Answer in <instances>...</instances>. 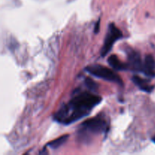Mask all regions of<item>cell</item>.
<instances>
[{
    "mask_svg": "<svg viewBox=\"0 0 155 155\" xmlns=\"http://www.w3.org/2000/svg\"><path fill=\"white\" fill-rule=\"evenodd\" d=\"M68 138H69V135H64V136L48 142L47 145L51 148H52V149H57V148H60L61 145H63L67 142Z\"/></svg>",
    "mask_w": 155,
    "mask_h": 155,
    "instance_id": "9",
    "label": "cell"
},
{
    "mask_svg": "<svg viewBox=\"0 0 155 155\" xmlns=\"http://www.w3.org/2000/svg\"><path fill=\"white\" fill-rule=\"evenodd\" d=\"M147 77H154L155 76V59L152 55L148 54L145 56L143 61L142 72Z\"/></svg>",
    "mask_w": 155,
    "mask_h": 155,
    "instance_id": "6",
    "label": "cell"
},
{
    "mask_svg": "<svg viewBox=\"0 0 155 155\" xmlns=\"http://www.w3.org/2000/svg\"><path fill=\"white\" fill-rule=\"evenodd\" d=\"M101 101V97L92 92H78L58 110L54 120L59 124L69 125L88 116Z\"/></svg>",
    "mask_w": 155,
    "mask_h": 155,
    "instance_id": "1",
    "label": "cell"
},
{
    "mask_svg": "<svg viewBox=\"0 0 155 155\" xmlns=\"http://www.w3.org/2000/svg\"><path fill=\"white\" fill-rule=\"evenodd\" d=\"M107 123L102 117H95L86 120L80 125L77 131L78 137L85 141L86 139H89L91 136L99 135L107 130Z\"/></svg>",
    "mask_w": 155,
    "mask_h": 155,
    "instance_id": "2",
    "label": "cell"
},
{
    "mask_svg": "<svg viewBox=\"0 0 155 155\" xmlns=\"http://www.w3.org/2000/svg\"><path fill=\"white\" fill-rule=\"evenodd\" d=\"M107 62L110 64V66L113 69H114L115 71H126V70H128V65H127V64H125L121 61L118 58L117 56L115 55V54L110 55L108 58Z\"/></svg>",
    "mask_w": 155,
    "mask_h": 155,
    "instance_id": "7",
    "label": "cell"
},
{
    "mask_svg": "<svg viewBox=\"0 0 155 155\" xmlns=\"http://www.w3.org/2000/svg\"><path fill=\"white\" fill-rule=\"evenodd\" d=\"M85 83H86V86H87V87L89 88V89H90L91 91H95L96 90L97 87H98V86H97V84L95 83V82L94 81V80H92L91 78H89V77H87V78L86 79Z\"/></svg>",
    "mask_w": 155,
    "mask_h": 155,
    "instance_id": "10",
    "label": "cell"
},
{
    "mask_svg": "<svg viewBox=\"0 0 155 155\" xmlns=\"http://www.w3.org/2000/svg\"><path fill=\"white\" fill-rule=\"evenodd\" d=\"M85 71L94 77L102 79L106 81L112 82V83H117L120 86L124 85L122 79L117 74L104 66H101L100 64L89 65L85 68Z\"/></svg>",
    "mask_w": 155,
    "mask_h": 155,
    "instance_id": "3",
    "label": "cell"
},
{
    "mask_svg": "<svg viewBox=\"0 0 155 155\" xmlns=\"http://www.w3.org/2000/svg\"><path fill=\"white\" fill-rule=\"evenodd\" d=\"M152 141L155 143V136H154V138H153V139H152Z\"/></svg>",
    "mask_w": 155,
    "mask_h": 155,
    "instance_id": "11",
    "label": "cell"
},
{
    "mask_svg": "<svg viewBox=\"0 0 155 155\" xmlns=\"http://www.w3.org/2000/svg\"><path fill=\"white\" fill-rule=\"evenodd\" d=\"M122 37L123 33L121 30L119 28H117L116 25L113 23L109 24L107 35H106L105 39H104L102 48L101 50V55L102 57L107 55L109 51L111 50L114 42Z\"/></svg>",
    "mask_w": 155,
    "mask_h": 155,
    "instance_id": "4",
    "label": "cell"
},
{
    "mask_svg": "<svg viewBox=\"0 0 155 155\" xmlns=\"http://www.w3.org/2000/svg\"><path fill=\"white\" fill-rule=\"evenodd\" d=\"M132 80L139 88V89H141V90L144 91L145 92L150 93V92H152L153 89H154V86L148 84V82L146 80L141 78L139 77H137V76H134L133 77V79H132Z\"/></svg>",
    "mask_w": 155,
    "mask_h": 155,
    "instance_id": "8",
    "label": "cell"
},
{
    "mask_svg": "<svg viewBox=\"0 0 155 155\" xmlns=\"http://www.w3.org/2000/svg\"><path fill=\"white\" fill-rule=\"evenodd\" d=\"M127 54L128 57V62H127L128 69L132 70L133 71L142 72L143 61L141 59L139 53L130 48V49L127 50Z\"/></svg>",
    "mask_w": 155,
    "mask_h": 155,
    "instance_id": "5",
    "label": "cell"
}]
</instances>
